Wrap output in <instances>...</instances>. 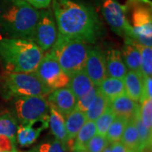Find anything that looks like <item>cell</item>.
Masks as SVG:
<instances>
[{
	"mask_svg": "<svg viewBox=\"0 0 152 152\" xmlns=\"http://www.w3.org/2000/svg\"><path fill=\"white\" fill-rule=\"evenodd\" d=\"M115 118H116V114L114 113L108 106V107L105 110L103 113L95 121L96 127V134L106 136L107 129Z\"/></svg>",
	"mask_w": 152,
	"mask_h": 152,
	"instance_id": "f1b7e54d",
	"label": "cell"
},
{
	"mask_svg": "<svg viewBox=\"0 0 152 152\" xmlns=\"http://www.w3.org/2000/svg\"><path fill=\"white\" fill-rule=\"evenodd\" d=\"M127 20L131 29L124 38L125 43L152 46V10L151 0H128L125 4Z\"/></svg>",
	"mask_w": 152,
	"mask_h": 152,
	"instance_id": "277c9868",
	"label": "cell"
},
{
	"mask_svg": "<svg viewBox=\"0 0 152 152\" xmlns=\"http://www.w3.org/2000/svg\"><path fill=\"white\" fill-rule=\"evenodd\" d=\"M16 141L11 140L5 135H0V151H15Z\"/></svg>",
	"mask_w": 152,
	"mask_h": 152,
	"instance_id": "836d02e7",
	"label": "cell"
},
{
	"mask_svg": "<svg viewBox=\"0 0 152 152\" xmlns=\"http://www.w3.org/2000/svg\"><path fill=\"white\" fill-rule=\"evenodd\" d=\"M58 33L94 44L102 37L103 26L92 6L75 0H52Z\"/></svg>",
	"mask_w": 152,
	"mask_h": 152,
	"instance_id": "6da1fadb",
	"label": "cell"
},
{
	"mask_svg": "<svg viewBox=\"0 0 152 152\" xmlns=\"http://www.w3.org/2000/svg\"><path fill=\"white\" fill-rule=\"evenodd\" d=\"M127 123H128V119L123 117L116 116V118H114L113 123L108 128L106 134V138L109 143H113L121 140Z\"/></svg>",
	"mask_w": 152,
	"mask_h": 152,
	"instance_id": "484cf974",
	"label": "cell"
},
{
	"mask_svg": "<svg viewBox=\"0 0 152 152\" xmlns=\"http://www.w3.org/2000/svg\"><path fill=\"white\" fill-rule=\"evenodd\" d=\"M102 152H112L111 151V145H108L106 147L103 151H102Z\"/></svg>",
	"mask_w": 152,
	"mask_h": 152,
	"instance_id": "74e56055",
	"label": "cell"
},
{
	"mask_svg": "<svg viewBox=\"0 0 152 152\" xmlns=\"http://www.w3.org/2000/svg\"><path fill=\"white\" fill-rule=\"evenodd\" d=\"M84 69L94 86H99L107 78L104 53L98 48H91L87 55Z\"/></svg>",
	"mask_w": 152,
	"mask_h": 152,
	"instance_id": "8fae6325",
	"label": "cell"
},
{
	"mask_svg": "<svg viewBox=\"0 0 152 152\" xmlns=\"http://www.w3.org/2000/svg\"><path fill=\"white\" fill-rule=\"evenodd\" d=\"M35 72L51 91L68 86L69 76L63 70L58 60L50 52L43 55Z\"/></svg>",
	"mask_w": 152,
	"mask_h": 152,
	"instance_id": "52a82bcc",
	"label": "cell"
},
{
	"mask_svg": "<svg viewBox=\"0 0 152 152\" xmlns=\"http://www.w3.org/2000/svg\"><path fill=\"white\" fill-rule=\"evenodd\" d=\"M50 92L36 72L9 73L3 84V96L5 100L30 96H48Z\"/></svg>",
	"mask_w": 152,
	"mask_h": 152,
	"instance_id": "8992f818",
	"label": "cell"
},
{
	"mask_svg": "<svg viewBox=\"0 0 152 152\" xmlns=\"http://www.w3.org/2000/svg\"><path fill=\"white\" fill-rule=\"evenodd\" d=\"M136 46L141 53V65L140 71L143 77L151 76L152 75V48L150 47H144L138 44H132Z\"/></svg>",
	"mask_w": 152,
	"mask_h": 152,
	"instance_id": "83f0119b",
	"label": "cell"
},
{
	"mask_svg": "<svg viewBox=\"0 0 152 152\" xmlns=\"http://www.w3.org/2000/svg\"><path fill=\"white\" fill-rule=\"evenodd\" d=\"M57 36V28L52 11L45 9L39 11V18L31 40L46 52L52 48Z\"/></svg>",
	"mask_w": 152,
	"mask_h": 152,
	"instance_id": "9c48e42d",
	"label": "cell"
},
{
	"mask_svg": "<svg viewBox=\"0 0 152 152\" xmlns=\"http://www.w3.org/2000/svg\"><path fill=\"white\" fill-rule=\"evenodd\" d=\"M0 152H23V151H0Z\"/></svg>",
	"mask_w": 152,
	"mask_h": 152,
	"instance_id": "ab89813d",
	"label": "cell"
},
{
	"mask_svg": "<svg viewBox=\"0 0 152 152\" xmlns=\"http://www.w3.org/2000/svg\"><path fill=\"white\" fill-rule=\"evenodd\" d=\"M49 109L48 101L42 96H22L15 101L17 118L22 125L48 116Z\"/></svg>",
	"mask_w": 152,
	"mask_h": 152,
	"instance_id": "ba28073f",
	"label": "cell"
},
{
	"mask_svg": "<svg viewBox=\"0 0 152 152\" xmlns=\"http://www.w3.org/2000/svg\"><path fill=\"white\" fill-rule=\"evenodd\" d=\"M107 76L124 80L128 69L125 65L121 51L118 49H107L104 53Z\"/></svg>",
	"mask_w": 152,
	"mask_h": 152,
	"instance_id": "5bb4252c",
	"label": "cell"
},
{
	"mask_svg": "<svg viewBox=\"0 0 152 152\" xmlns=\"http://www.w3.org/2000/svg\"><path fill=\"white\" fill-rule=\"evenodd\" d=\"M90 48L86 42L58 33L57 39L49 52L58 60L63 70L69 76L84 69Z\"/></svg>",
	"mask_w": 152,
	"mask_h": 152,
	"instance_id": "5b68a950",
	"label": "cell"
},
{
	"mask_svg": "<svg viewBox=\"0 0 152 152\" xmlns=\"http://www.w3.org/2000/svg\"><path fill=\"white\" fill-rule=\"evenodd\" d=\"M87 121L86 113L75 109L66 117L65 127L67 136H68V144L67 146L71 151L73 141L77 135L78 132L80 130L83 125Z\"/></svg>",
	"mask_w": 152,
	"mask_h": 152,
	"instance_id": "2e32d148",
	"label": "cell"
},
{
	"mask_svg": "<svg viewBox=\"0 0 152 152\" xmlns=\"http://www.w3.org/2000/svg\"><path fill=\"white\" fill-rule=\"evenodd\" d=\"M49 106L66 118L76 107L77 98L68 86L53 90L48 96Z\"/></svg>",
	"mask_w": 152,
	"mask_h": 152,
	"instance_id": "7c38bea8",
	"label": "cell"
},
{
	"mask_svg": "<svg viewBox=\"0 0 152 152\" xmlns=\"http://www.w3.org/2000/svg\"><path fill=\"white\" fill-rule=\"evenodd\" d=\"M39 11L24 0H0V32L10 38H31Z\"/></svg>",
	"mask_w": 152,
	"mask_h": 152,
	"instance_id": "7a4b0ae2",
	"label": "cell"
},
{
	"mask_svg": "<svg viewBox=\"0 0 152 152\" xmlns=\"http://www.w3.org/2000/svg\"><path fill=\"white\" fill-rule=\"evenodd\" d=\"M121 54L127 69H129V70L141 73V53L136 46L129 43H125L122 48Z\"/></svg>",
	"mask_w": 152,
	"mask_h": 152,
	"instance_id": "603a6c76",
	"label": "cell"
},
{
	"mask_svg": "<svg viewBox=\"0 0 152 152\" xmlns=\"http://www.w3.org/2000/svg\"><path fill=\"white\" fill-rule=\"evenodd\" d=\"M120 141L127 148H129L132 152L140 151V142L134 122V117L128 120V123L126 124Z\"/></svg>",
	"mask_w": 152,
	"mask_h": 152,
	"instance_id": "44dd1931",
	"label": "cell"
},
{
	"mask_svg": "<svg viewBox=\"0 0 152 152\" xmlns=\"http://www.w3.org/2000/svg\"><path fill=\"white\" fill-rule=\"evenodd\" d=\"M140 117L142 123L149 129H152V99H145L140 102Z\"/></svg>",
	"mask_w": 152,
	"mask_h": 152,
	"instance_id": "4dcf8cb0",
	"label": "cell"
},
{
	"mask_svg": "<svg viewBox=\"0 0 152 152\" xmlns=\"http://www.w3.org/2000/svg\"><path fill=\"white\" fill-rule=\"evenodd\" d=\"M72 152H88L86 150H76V151H73Z\"/></svg>",
	"mask_w": 152,
	"mask_h": 152,
	"instance_id": "f35d334b",
	"label": "cell"
},
{
	"mask_svg": "<svg viewBox=\"0 0 152 152\" xmlns=\"http://www.w3.org/2000/svg\"><path fill=\"white\" fill-rule=\"evenodd\" d=\"M49 112L50 114H49L48 124L51 128L52 134L54 135L56 140H59L67 145L69 140L66 132L65 119H64L65 118L53 107H50Z\"/></svg>",
	"mask_w": 152,
	"mask_h": 152,
	"instance_id": "ac0fdd59",
	"label": "cell"
},
{
	"mask_svg": "<svg viewBox=\"0 0 152 152\" xmlns=\"http://www.w3.org/2000/svg\"><path fill=\"white\" fill-rule=\"evenodd\" d=\"M134 122H135L136 128H137V130L139 133V137H140V151H145V150L151 149V129H149L142 123L139 112L134 116Z\"/></svg>",
	"mask_w": 152,
	"mask_h": 152,
	"instance_id": "4316f807",
	"label": "cell"
},
{
	"mask_svg": "<svg viewBox=\"0 0 152 152\" xmlns=\"http://www.w3.org/2000/svg\"><path fill=\"white\" fill-rule=\"evenodd\" d=\"M143 80L144 77L140 72L128 70L124 78L125 92L129 97L140 102L143 91Z\"/></svg>",
	"mask_w": 152,
	"mask_h": 152,
	"instance_id": "e0dca14e",
	"label": "cell"
},
{
	"mask_svg": "<svg viewBox=\"0 0 152 152\" xmlns=\"http://www.w3.org/2000/svg\"><path fill=\"white\" fill-rule=\"evenodd\" d=\"M100 10L114 32L126 37L131 26L127 20L125 6L120 4L117 0H100Z\"/></svg>",
	"mask_w": 152,
	"mask_h": 152,
	"instance_id": "30bf717a",
	"label": "cell"
},
{
	"mask_svg": "<svg viewBox=\"0 0 152 152\" xmlns=\"http://www.w3.org/2000/svg\"><path fill=\"white\" fill-rule=\"evenodd\" d=\"M108 106L109 100L98 89L96 96L93 99L91 103L90 104L86 112L87 120L96 121V119L98 118L105 112V110L108 107Z\"/></svg>",
	"mask_w": 152,
	"mask_h": 152,
	"instance_id": "cb8c5ba5",
	"label": "cell"
},
{
	"mask_svg": "<svg viewBox=\"0 0 152 152\" xmlns=\"http://www.w3.org/2000/svg\"><path fill=\"white\" fill-rule=\"evenodd\" d=\"M49 115L43 118L33 121L27 124L18 126L16 140L21 147H28L34 144L41 133L49 126Z\"/></svg>",
	"mask_w": 152,
	"mask_h": 152,
	"instance_id": "4fadbf2b",
	"label": "cell"
},
{
	"mask_svg": "<svg viewBox=\"0 0 152 152\" xmlns=\"http://www.w3.org/2000/svg\"><path fill=\"white\" fill-rule=\"evenodd\" d=\"M68 150L69 148L65 144L55 139L53 140L42 143L26 152H68Z\"/></svg>",
	"mask_w": 152,
	"mask_h": 152,
	"instance_id": "f546056e",
	"label": "cell"
},
{
	"mask_svg": "<svg viewBox=\"0 0 152 152\" xmlns=\"http://www.w3.org/2000/svg\"><path fill=\"white\" fill-rule=\"evenodd\" d=\"M108 144L109 142L107 141L106 136L96 134L88 143L86 151L88 152H102L104 149L108 145Z\"/></svg>",
	"mask_w": 152,
	"mask_h": 152,
	"instance_id": "d6a6232c",
	"label": "cell"
},
{
	"mask_svg": "<svg viewBox=\"0 0 152 152\" xmlns=\"http://www.w3.org/2000/svg\"><path fill=\"white\" fill-rule=\"evenodd\" d=\"M152 78L151 76L144 77L143 80V91H142V96L139 103H140L145 99H152V91H151Z\"/></svg>",
	"mask_w": 152,
	"mask_h": 152,
	"instance_id": "e575fe53",
	"label": "cell"
},
{
	"mask_svg": "<svg viewBox=\"0 0 152 152\" xmlns=\"http://www.w3.org/2000/svg\"><path fill=\"white\" fill-rule=\"evenodd\" d=\"M98 89L109 101L118 96L126 94L124 80L117 78L107 77L98 86Z\"/></svg>",
	"mask_w": 152,
	"mask_h": 152,
	"instance_id": "7402d4cb",
	"label": "cell"
},
{
	"mask_svg": "<svg viewBox=\"0 0 152 152\" xmlns=\"http://www.w3.org/2000/svg\"><path fill=\"white\" fill-rule=\"evenodd\" d=\"M17 129V120L10 113L4 112L0 114V135H5L16 141Z\"/></svg>",
	"mask_w": 152,
	"mask_h": 152,
	"instance_id": "d4e9b609",
	"label": "cell"
},
{
	"mask_svg": "<svg viewBox=\"0 0 152 152\" xmlns=\"http://www.w3.org/2000/svg\"><path fill=\"white\" fill-rule=\"evenodd\" d=\"M140 152H142V151H140Z\"/></svg>",
	"mask_w": 152,
	"mask_h": 152,
	"instance_id": "60d3db41",
	"label": "cell"
},
{
	"mask_svg": "<svg viewBox=\"0 0 152 152\" xmlns=\"http://www.w3.org/2000/svg\"><path fill=\"white\" fill-rule=\"evenodd\" d=\"M96 134V127L95 121L87 120L75 138L71 148V151L76 150H86L88 143Z\"/></svg>",
	"mask_w": 152,
	"mask_h": 152,
	"instance_id": "ffe728a7",
	"label": "cell"
},
{
	"mask_svg": "<svg viewBox=\"0 0 152 152\" xmlns=\"http://www.w3.org/2000/svg\"><path fill=\"white\" fill-rule=\"evenodd\" d=\"M43 55V51L30 39L0 40V57L7 74L35 72Z\"/></svg>",
	"mask_w": 152,
	"mask_h": 152,
	"instance_id": "3957f363",
	"label": "cell"
},
{
	"mask_svg": "<svg viewBox=\"0 0 152 152\" xmlns=\"http://www.w3.org/2000/svg\"><path fill=\"white\" fill-rule=\"evenodd\" d=\"M98 86H94L86 93H85L83 96L77 98L75 108L86 113L88 107H89V106H90V104L91 103V102L93 101V99L96 96Z\"/></svg>",
	"mask_w": 152,
	"mask_h": 152,
	"instance_id": "1f68e13d",
	"label": "cell"
},
{
	"mask_svg": "<svg viewBox=\"0 0 152 152\" xmlns=\"http://www.w3.org/2000/svg\"><path fill=\"white\" fill-rule=\"evenodd\" d=\"M111 151L112 152H132L121 141H116L111 143Z\"/></svg>",
	"mask_w": 152,
	"mask_h": 152,
	"instance_id": "8d00e7d4",
	"label": "cell"
},
{
	"mask_svg": "<svg viewBox=\"0 0 152 152\" xmlns=\"http://www.w3.org/2000/svg\"><path fill=\"white\" fill-rule=\"evenodd\" d=\"M109 107L116 116L123 117L128 120L133 118L140 109L139 103L132 100L127 94L121 95L110 100Z\"/></svg>",
	"mask_w": 152,
	"mask_h": 152,
	"instance_id": "9a60e30c",
	"label": "cell"
},
{
	"mask_svg": "<svg viewBox=\"0 0 152 152\" xmlns=\"http://www.w3.org/2000/svg\"><path fill=\"white\" fill-rule=\"evenodd\" d=\"M24 1H26V3L31 4L37 10V9H41V10L47 9V8H48L49 5L52 3V0H24Z\"/></svg>",
	"mask_w": 152,
	"mask_h": 152,
	"instance_id": "d590c367",
	"label": "cell"
},
{
	"mask_svg": "<svg viewBox=\"0 0 152 152\" xmlns=\"http://www.w3.org/2000/svg\"><path fill=\"white\" fill-rule=\"evenodd\" d=\"M92 86L94 85L84 69L69 75L68 87L75 94L76 98L83 96Z\"/></svg>",
	"mask_w": 152,
	"mask_h": 152,
	"instance_id": "d6986e66",
	"label": "cell"
}]
</instances>
